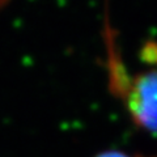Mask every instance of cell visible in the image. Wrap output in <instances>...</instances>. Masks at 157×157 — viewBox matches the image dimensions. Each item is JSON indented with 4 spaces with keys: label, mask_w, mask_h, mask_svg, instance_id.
I'll return each instance as SVG.
<instances>
[{
    "label": "cell",
    "mask_w": 157,
    "mask_h": 157,
    "mask_svg": "<svg viewBox=\"0 0 157 157\" xmlns=\"http://www.w3.org/2000/svg\"><path fill=\"white\" fill-rule=\"evenodd\" d=\"M106 52L111 90L123 101L137 126L157 132V71L130 75L119 58L109 26L106 28Z\"/></svg>",
    "instance_id": "6da1fadb"
},
{
    "label": "cell",
    "mask_w": 157,
    "mask_h": 157,
    "mask_svg": "<svg viewBox=\"0 0 157 157\" xmlns=\"http://www.w3.org/2000/svg\"><path fill=\"white\" fill-rule=\"evenodd\" d=\"M98 157H128L123 153H119V152H106V153L98 156Z\"/></svg>",
    "instance_id": "7a4b0ae2"
},
{
    "label": "cell",
    "mask_w": 157,
    "mask_h": 157,
    "mask_svg": "<svg viewBox=\"0 0 157 157\" xmlns=\"http://www.w3.org/2000/svg\"><path fill=\"white\" fill-rule=\"evenodd\" d=\"M9 2V0H0V8H2V7H4V6H6V4Z\"/></svg>",
    "instance_id": "3957f363"
},
{
    "label": "cell",
    "mask_w": 157,
    "mask_h": 157,
    "mask_svg": "<svg viewBox=\"0 0 157 157\" xmlns=\"http://www.w3.org/2000/svg\"><path fill=\"white\" fill-rule=\"evenodd\" d=\"M156 157H157V156H156Z\"/></svg>",
    "instance_id": "277c9868"
}]
</instances>
